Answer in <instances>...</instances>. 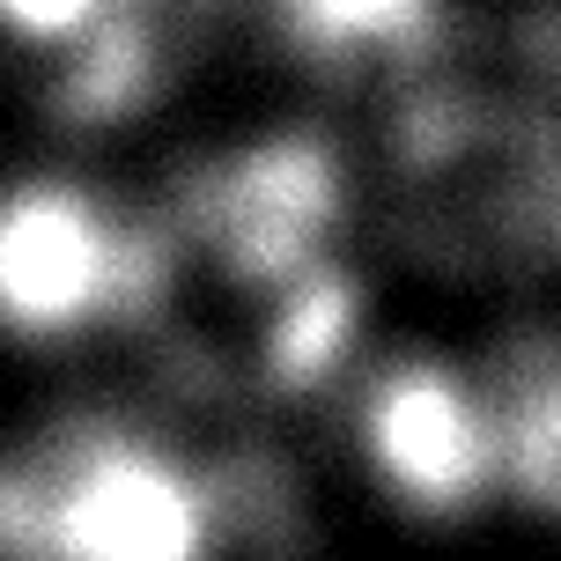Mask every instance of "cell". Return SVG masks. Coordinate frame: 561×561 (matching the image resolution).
Masks as SVG:
<instances>
[{
  "instance_id": "obj_1",
  "label": "cell",
  "mask_w": 561,
  "mask_h": 561,
  "mask_svg": "<svg viewBox=\"0 0 561 561\" xmlns=\"http://www.w3.org/2000/svg\"><path fill=\"white\" fill-rule=\"evenodd\" d=\"M178 0H0V96L53 118H118L170 59Z\"/></svg>"
}]
</instances>
